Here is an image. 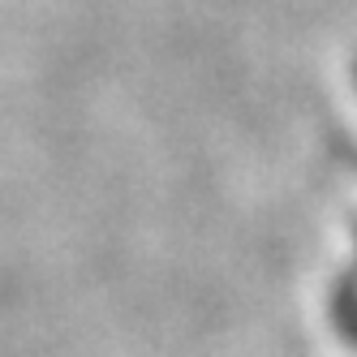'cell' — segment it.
<instances>
[{"instance_id":"1","label":"cell","mask_w":357,"mask_h":357,"mask_svg":"<svg viewBox=\"0 0 357 357\" xmlns=\"http://www.w3.org/2000/svg\"><path fill=\"white\" fill-rule=\"evenodd\" d=\"M349 331H357V323H353V327H349Z\"/></svg>"}]
</instances>
